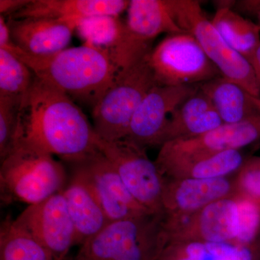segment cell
<instances>
[{
  "label": "cell",
  "mask_w": 260,
  "mask_h": 260,
  "mask_svg": "<svg viewBox=\"0 0 260 260\" xmlns=\"http://www.w3.org/2000/svg\"><path fill=\"white\" fill-rule=\"evenodd\" d=\"M35 75L11 51L0 48V95L19 96L27 93Z\"/></svg>",
  "instance_id": "25"
},
{
  "label": "cell",
  "mask_w": 260,
  "mask_h": 260,
  "mask_svg": "<svg viewBox=\"0 0 260 260\" xmlns=\"http://www.w3.org/2000/svg\"><path fill=\"white\" fill-rule=\"evenodd\" d=\"M30 0H0V13L9 17L18 13L30 3Z\"/></svg>",
  "instance_id": "29"
},
{
  "label": "cell",
  "mask_w": 260,
  "mask_h": 260,
  "mask_svg": "<svg viewBox=\"0 0 260 260\" xmlns=\"http://www.w3.org/2000/svg\"><path fill=\"white\" fill-rule=\"evenodd\" d=\"M234 180L237 194L260 203V156L246 158Z\"/></svg>",
  "instance_id": "28"
},
{
  "label": "cell",
  "mask_w": 260,
  "mask_h": 260,
  "mask_svg": "<svg viewBox=\"0 0 260 260\" xmlns=\"http://www.w3.org/2000/svg\"><path fill=\"white\" fill-rule=\"evenodd\" d=\"M255 244H256V247H257V249H259V251H260V232H259V235H258L257 238H256Z\"/></svg>",
  "instance_id": "33"
},
{
  "label": "cell",
  "mask_w": 260,
  "mask_h": 260,
  "mask_svg": "<svg viewBox=\"0 0 260 260\" xmlns=\"http://www.w3.org/2000/svg\"><path fill=\"white\" fill-rule=\"evenodd\" d=\"M239 207V234L237 244H255L260 232V203L237 194Z\"/></svg>",
  "instance_id": "27"
},
{
  "label": "cell",
  "mask_w": 260,
  "mask_h": 260,
  "mask_svg": "<svg viewBox=\"0 0 260 260\" xmlns=\"http://www.w3.org/2000/svg\"><path fill=\"white\" fill-rule=\"evenodd\" d=\"M5 49L25 63L37 78L93 108L119 71L109 51L88 44L45 57L29 55L15 44Z\"/></svg>",
  "instance_id": "2"
},
{
  "label": "cell",
  "mask_w": 260,
  "mask_h": 260,
  "mask_svg": "<svg viewBox=\"0 0 260 260\" xmlns=\"http://www.w3.org/2000/svg\"><path fill=\"white\" fill-rule=\"evenodd\" d=\"M245 160L241 150H233L209 155L155 160V164L164 178L216 179L235 174Z\"/></svg>",
  "instance_id": "17"
},
{
  "label": "cell",
  "mask_w": 260,
  "mask_h": 260,
  "mask_svg": "<svg viewBox=\"0 0 260 260\" xmlns=\"http://www.w3.org/2000/svg\"><path fill=\"white\" fill-rule=\"evenodd\" d=\"M198 90L199 85H155L135 112L124 139L145 149L160 148L172 113Z\"/></svg>",
  "instance_id": "12"
},
{
  "label": "cell",
  "mask_w": 260,
  "mask_h": 260,
  "mask_svg": "<svg viewBox=\"0 0 260 260\" xmlns=\"http://www.w3.org/2000/svg\"><path fill=\"white\" fill-rule=\"evenodd\" d=\"M155 85L147 56L119 70L93 108V126L97 136L107 142L124 139L135 112Z\"/></svg>",
  "instance_id": "5"
},
{
  "label": "cell",
  "mask_w": 260,
  "mask_h": 260,
  "mask_svg": "<svg viewBox=\"0 0 260 260\" xmlns=\"http://www.w3.org/2000/svg\"><path fill=\"white\" fill-rule=\"evenodd\" d=\"M0 260L54 259L30 233L8 218L0 229Z\"/></svg>",
  "instance_id": "23"
},
{
  "label": "cell",
  "mask_w": 260,
  "mask_h": 260,
  "mask_svg": "<svg viewBox=\"0 0 260 260\" xmlns=\"http://www.w3.org/2000/svg\"><path fill=\"white\" fill-rule=\"evenodd\" d=\"M15 221L42 244L54 260L68 258L71 248L76 245L74 225L61 191L29 205Z\"/></svg>",
  "instance_id": "13"
},
{
  "label": "cell",
  "mask_w": 260,
  "mask_h": 260,
  "mask_svg": "<svg viewBox=\"0 0 260 260\" xmlns=\"http://www.w3.org/2000/svg\"><path fill=\"white\" fill-rule=\"evenodd\" d=\"M157 85H198L222 76L189 32L168 35L147 55Z\"/></svg>",
  "instance_id": "7"
},
{
  "label": "cell",
  "mask_w": 260,
  "mask_h": 260,
  "mask_svg": "<svg viewBox=\"0 0 260 260\" xmlns=\"http://www.w3.org/2000/svg\"><path fill=\"white\" fill-rule=\"evenodd\" d=\"M223 124L209 98L199 88L172 113L166 131L165 143L200 136Z\"/></svg>",
  "instance_id": "20"
},
{
  "label": "cell",
  "mask_w": 260,
  "mask_h": 260,
  "mask_svg": "<svg viewBox=\"0 0 260 260\" xmlns=\"http://www.w3.org/2000/svg\"><path fill=\"white\" fill-rule=\"evenodd\" d=\"M237 194L234 178H164L162 203L167 232L178 226L207 205Z\"/></svg>",
  "instance_id": "11"
},
{
  "label": "cell",
  "mask_w": 260,
  "mask_h": 260,
  "mask_svg": "<svg viewBox=\"0 0 260 260\" xmlns=\"http://www.w3.org/2000/svg\"><path fill=\"white\" fill-rule=\"evenodd\" d=\"M178 25L197 39L220 74L260 98V88L252 65L234 50L207 18L199 2L172 0Z\"/></svg>",
  "instance_id": "6"
},
{
  "label": "cell",
  "mask_w": 260,
  "mask_h": 260,
  "mask_svg": "<svg viewBox=\"0 0 260 260\" xmlns=\"http://www.w3.org/2000/svg\"><path fill=\"white\" fill-rule=\"evenodd\" d=\"M68 183L64 166L21 136L1 161V198L7 203L38 204L62 191Z\"/></svg>",
  "instance_id": "3"
},
{
  "label": "cell",
  "mask_w": 260,
  "mask_h": 260,
  "mask_svg": "<svg viewBox=\"0 0 260 260\" xmlns=\"http://www.w3.org/2000/svg\"><path fill=\"white\" fill-rule=\"evenodd\" d=\"M71 166L72 177L79 179L91 191L109 221L153 214L130 194L116 169L102 152Z\"/></svg>",
  "instance_id": "10"
},
{
  "label": "cell",
  "mask_w": 260,
  "mask_h": 260,
  "mask_svg": "<svg viewBox=\"0 0 260 260\" xmlns=\"http://www.w3.org/2000/svg\"><path fill=\"white\" fill-rule=\"evenodd\" d=\"M124 28V22L119 17L102 15L79 19L75 32L84 44L109 51L112 56L120 42Z\"/></svg>",
  "instance_id": "24"
},
{
  "label": "cell",
  "mask_w": 260,
  "mask_h": 260,
  "mask_svg": "<svg viewBox=\"0 0 260 260\" xmlns=\"http://www.w3.org/2000/svg\"><path fill=\"white\" fill-rule=\"evenodd\" d=\"M96 143L135 200L150 213L164 215V177L146 149L126 139L107 142L97 136Z\"/></svg>",
  "instance_id": "9"
},
{
  "label": "cell",
  "mask_w": 260,
  "mask_h": 260,
  "mask_svg": "<svg viewBox=\"0 0 260 260\" xmlns=\"http://www.w3.org/2000/svg\"><path fill=\"white\" fill-rule=\"evenodd\" d=\"M259 140L260 115L242 122L223 124L195 138L168 142L160 147L155 160L241 150Z\"/></svg>",
  "instance_id": "14"
},
{
  "label": "cell",
  "mask_w": 260,
  "mask_h": 260,
  "mask_svg": "<svg viewBox=\"0 0 260 260\" xmlns=\"http://www.w3.org/2000/svg\"><path fill=\"white\" fill-rule=\"evenodd\" d=\"M61 192L74 225L76 245L81 246L110 223L91 191L79 179L71 176Z\"/></svg>",
  "instance_id": "21"
},
{
  "label": "cell",
  "mask_w": 260,
  "mask_h": 260,
  "mask_svg": "<svg viewBox=\"0 0 260 260\" xmlns=\"http://www.w3.org/2000/svg\"><path fill=\"white\" fill-rule=\"evenodd\" d=\"M251 64L254 68L255 73L256 80L260 88V45L256 49L255 54L251 59Z\"/></svg>",
  "instance_id": "32"
},
{
  "label": "cell",
  "mask_w": 260,
  "mask_h": 260,
  "mask_svg": "<svg viewBox=\"0 0 260 260\" xmlns=\"http://www.w3.org/2000/svg\"><path fill=\"white\" fill-rule=\"evenodd\" d=\"M126 12L122 37L112 56L119 70L148 55L160 34L186 32L176 20L172 0H131Z\"/></svg>",
  "instance_id": "8"
},
{
  "label": "cell",
  "mask_w": 260,
  "mask_h": 260,
  "mask_svg": "<svg viewBox=\"0 0 260 260\" xmlns=\"http://www.w3.org/2000/svg\"><path fill=\"white\" fill-rule=\"evenodd\" d=\"M213 104L223 124H234L260 115V98L223 76L199 85Z\"/></svg>",
  "instance_id": "19"
},
{
  "label": "cell",
  "mask_w": 260,
  "mask_h": 260,
  "mask_svg": "<svg viewBox=\"0 0 260 260\" xmlns=\"http://www.w3.org/2000/svg\"><path fill=\"white\" fill-rule=\"evenodd\" d=\"M164 215L110 222L83 243L74 260H157L169 243Z\"/></svg>",
  "instance_id": "4"
},
{
  "label": "cell",
  "mask_w": 260,
  "mask_h": 260,
  "mask_svg": "<svg viewBox=\"0 0 260 260\" xmlns=\"http://www.w3.org/2000/svg\"><path fill=\"white\" fill-rule=\"evenodd\" d=\"M157 260H192L172 244H168Z\"/></svg>",
  "instance_id": "31"
},
{
  "label": "cell",
  "mask_w": 260,
  "mask_h": 260,
  "mask_svg": "<svg viewBox=\"0 0 260 260\" xmlns=\"http://www.w3.org/2000/svg\"><path fill=\"white\" fill-rule=\"evenodd\" d=\"M226 4L220 7L211 20L213 26L225 42L251 63L260 45V28Z\"/></svg>",
  "instance_id": "22"
},
{
  "label": "cell",
  "mask_w": 260,
  "mask_h": 260,
  "mask_svg": "<svg viewBox=\"0 0 260 260\" xmlns=\"http://www.w3.org/2000/svg\"><path fill=\"white\" fill-rule=\"evenodd\" d=\"M234 5H237L238 9L241 11L255 16L259 22L258 25L260 28V0L234 2Z\"/></svg>",
  "instance_id": "30"
},
{
  "label": "cell",
  "mask_w": 260,
  "mask_h": 260,
  "mask_svg": "<svg viewBox=\"0 0 260 260\" xmlns=\"http://www.w3.org/2000/svg\"><path fill=\"white\" fill-rule=\"evenodd\" d=\"M129 5L127 0H30L23 9L8 18L78 20L102 15L119 17Z\"/></svg>",
  "instance_id": "18"
},
{
  "label": "cell",
  "mask_w": 260,
  "mask_h": 260,
  "mask_svg": "<svg viewBox=\"0 0 260 260\" xmlns=\"http://www.w3.org/2000/svg\"><path fill=\"white\" fill-rule=\"evenodd\" d=\"M237 194L207 205L178 226L168 232L169 243L203 242L237 244L239 234Z\"/></svg>",
  "instance_id": "15"
},
{
  "label": "cell",
  "mask_w": 260,
  "mask_h": 260,
  "mask_svg": "<svg viewBox=\"0 0 260 260\" xmlns=\"http://www.w3.org/2000/svg\"><path fill=\"white\" fill-rule=\"evenodd\" d=\"M64 260H74V259H72V258L68 257V258H66V259H65Z\"/></svg>",
  "instance_id": "34"
},
{
  "label": "cell",
  "mask_w": 260,
  "mask_h": 260,
  "mask_svg": "<svg viewBox=\"0 0 260 260\" xmlns=\"http://www.w3.org/2000/svg\"><path fill=\"white\" fill-rule=\"evenodd\" d=\"M24 95H0L1 161L13 151L20 138L21 129V107Z\"/></svg>",
  "instance_id": "26"
},
{
  "label": "cell",
  "mask_w": 260,
  "mask_h": 260,
  "mask_svg": "<svg viewBox=\"0 0 260 260\" xmlns=\"http://www.w3.org/2000/svg\"><path fill=\"white\" fill-rule=\"evenodd\" d=\"M20 136L70 165L99 151L93 126L81 109L36 76L22 102Z\"/></svg>",
  "instance_id": "1"
},
{
  "label": "cell",
  "mask_w": 260,
  "mask_h": 260,
  "mask_svg": "<svg viewBox=\"0 0 260 260\" xmlns=\"http://www.w3.org/2000/svg\"><path fill=\"white\" fill-rule=\"evenodd\" d=\"M78 20L47 18L8 19L13 43L29 55L45 57L68 49Z\"/></svg>",
  "instance_id": "16"
}]
</instances>
